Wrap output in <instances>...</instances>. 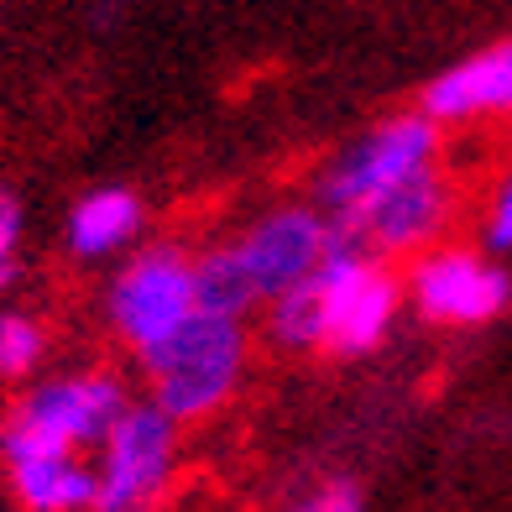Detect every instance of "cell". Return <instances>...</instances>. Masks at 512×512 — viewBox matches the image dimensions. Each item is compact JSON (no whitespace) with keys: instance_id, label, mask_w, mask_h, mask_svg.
Here are the masks:
<instances>
[{"instance_id":"cell-9","label":"cell","mask_w":512,"mask_h":512,"mask_svg":"<svg viewBox=\"0 0 512 512\" xmlns=\"http://www.w3.org/2000/svg\"><path fill=\"white\" fill-rule=\"evenodd\" d=\"M507 110H512V37L445 68L424 89V115L439 126L476 121V115H507Z\"/></svg>"},{"instance_id":"cell-1","label":"cell","mask_w":512,"mask_h":512,"mask_svg":"<svg viewBox=\"0 0 512 512\" xmlns=\"http://www.w3.org/2000/svg\"><path fill=\"white\" fill-rule=\"evenodd\" d=\"M241 361H246L241 319L204 314V309H189L168 335L142 345V366L152 371V392H157L152 403L173 424L215 413L230 398V387H236Z\"/></svg>"},{"instance_id":"cell-8","label":"cell","mask_w":512,"mask_h":512,"mask_svg":"<svg viewBox=\"0 0 512 512\" xmlns=\"http://www.w3.org/2000/svg\"><path fill=\"white\" fill-rule=\"evenodd\" d=\"M324 251H330V225L319 215H309V209H277V215H267L241 246L246 267L256 277V293H267V298L314 277Z\"/></svg>"},{"instance_id":"cell-7","label":"cell","mask_w":512,"mask_h":512,"mask_svg":"<svg viewBox=\"0 0 512 512\" xmlns=\"http://www.w3.org/2000/svg\"><path fill=\"white\" fill-rule=\"evenodd\" d=\"M413 298L434 324H492L512 304V277L476 251H434L413 272Z\"/></svg>"},{"instance_id":"cell-14","label":"cell","mask_w":512,"mask_h":512,"mask_svg":"<svg viewBox=\"0 0 512 512\" xmlns=\"http://www.w3.org/2000/svg\"><path fill=\"white\" fill-rule=\"evenodd\" d=\"M272 340L293 345V351H309L324 340V304H319V283L304 277L283 293H272Z\"/></svg>"},{"instance_id":"cell-4","label":"cell","mask_w":512,"mask_h":512,"mask_svg":"<svg viewBox=\"0 0 512 512\" xmlns=\"http://www.w3.org/2000/svg\"><path fill=\"white\" fill-rule=\"evenodd\" d=\"M434 152H439V121H429V115H398V121L377 126L324 178V204L335 209V225L356 230V220L387 189H398L403 178L434 168Z\"/></svg>"},{"instance_id":"cell-15","label":"cell","mask_w":512,"mask_h":512,"mask_svg":"<svg viewBox=\"0 0 512 512\" xmlns=\"http://www.w3.org/2000/svg\"><path fill=\"white\" fill-rule=\"evenodd\" d=\"M42 361V330L27 314H0V382L27 377Z\"/></svg>"},{"instance_id":"cell-18","label":"cell","mask_w":512,"mask_h":512,"mask_svg":"<svg viewBox=\"0 0 512 512\" xmlns=\"http://www.w3.org/2000/svg\"><path fill=\"white\" fill-rule=\"evenodd\" d=\"M486 241H492V251H512V178L502 183V194H497L492 225H486Z\"/></svg>"},{"instance_id":"cell-6","label":"cell","mask_w":512,"mask_h":512,"mask_svg":"<svg viewBox=\"0 0 512 512\" xmlns=\"http://www.w3.org/2000/svg\"><path fill=\"white\" fill-rule=\"evenodd\" d=\"M189 309H194V272L173 246L142 251L110 293V319L136 351L152 345L157 335H168Z\"/></svg>"},{"instance_id":"cell-10","label":"cell","mask_w":512,"mask_h":512,"mask_svg":"<svg viewBox=\"0 0 512 512\" xmlns=\"http://www.w3.org/2000/svg\"><path fill=\"white\" fill-rule=\"evenodd\" d=\"M445 215H450V189L434 168H424L371 204L356 220V236L366 246H382V251H413V246H429L439 236Z\"/></svg>"},{"instance_id":"cell-16","label":"cell","mask_w":512,"mask_h":512,"mask_svg":"<svg viewBox=\"0 0 512 512\" xmlns=\"http://www.w3.org/2000/svg\"><path fill=\"white\" fill-rule=\"evenodd\" d=\"M16 246H21V204L0 189V288L16 283Z\"/></svg>"},{"instance_id":"cell-17","label":"cell","mask_w":512,"mask_h":512,"mask_svg":"<svg viewBox=\"0 0 512 512\" xmlns=\"http://www.w3.org/2000/svg\"><path fill=\"white\" fill-rule=\"evenodd\" d=\"M304 507H314V512H356L361 507V486L356 481H330V486H319Z\"/></svg>"},{"instance_id":"cell-2","label":"cell","mask_w":512,"mask_h":512,"mask_svg":"<svg viewBox=\"0 0 512 512\" xmlns=\"http://www.w3.org/2000/svg\"><path fill=\"white\" fill-rule=\"evenodd\" d=\"M319 304H324V351L361 356L382 345L392 314H398V283L366 256V241L345 225H330V251L314 267Z\"/></svg>"},{"instance_id":"cell-13","label":"cell","mask_w":512,"mask_h":512,"mask_svg":"<svg viewBox=\"0 0 512 512\" xmlns=\"http://www.w3.org/2000/svg\"><path fill=\"white\" fill-rule=\"evenodd\" d=\"M189 272H194V309H204V314L241 319L251 309V298H262L241 246L209 251V256H199V262H189Z\"/></svg>"},{"instance_id":"cell-11","label":"cell","mask_w":512,"mask_h":512,"mask_svg":"<svg viewBox=\"0 0 512 512\" xmlns=\"http://www.w3.org/2000/svg\"><path fill=\"white\" fill-rule=\"evenodd\" d=\"M11 486L21 507L32 512H68V507H95L100 497V476L84 471L74 455H32V460H11Z\"/></svg>"},{"instance_id":"cell-3","label":"cell","mask_w":512,"mask_h":512,"mask_svg":"<svg viewBox=\"0 0 512 512\" xmlns=\"http://www.w3.org/2000/svg\"><path fill=\"white\" fill-rule=\"evenodd\" d=\"M126 392L115 377H68V382H42L27 392L16 418L0 429V455L32 460V455H74L79 445H100L110 424L121 418Z\"/></svg>"},{"instance_id":"cell-5","label":"cell","mask_w":512,"mask_h":512,"mask_svg":"<svg viewBox=\"0 0 512 512\" xmlns=\"http://www.w3.org/2000/svg\"><path fill=\"white\" fill-rule=\"evenodd\" d=\"M178 424L157 403L147 408H121V418L110 424L105 445V471H100V497L95 507L105 512H131L157 502V492L173 476V455H178Z\"/></svg>"},{"instance_id":"cell-12","label":"cell","mask_w":512,"mask_h":512,"mask_svg":"<svg viewBox=\"0 0 512 512\" xmlns=\"http://www.w3.org/2000/svg\"><path fill=\"white\" fill-rule=\"evenodd\" d=\"M142 225V204L126 189H95L74 204L68 215V246L79 256H110L115 246H126Z\"/></svg>"}]
</instances>
